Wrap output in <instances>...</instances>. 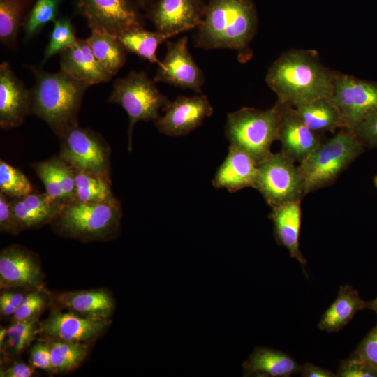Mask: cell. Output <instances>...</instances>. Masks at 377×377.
<instances>
[{
  "mask_svg": "<svg viewBox=\"0 0 377 377\" xmlns=\"http://www.w3.org/2000/svg\"><path fill=\"white\" fill-rule=\"evenodd\" d=\"M59 137L60 158L75 169L109 177L110 147L98 133L75 124Z\"/></svg>",
  "mask_w": 377,
  "mask_h": 377,
  "instance_id": "9",
  "label": "cell"
},
{
  "mask_svg": "<svg viewBox=\"0 0 377 377\" xmlns=\"http://www.w3.org/2000/svg\"><path fill=\"white\" fill-rule=\"evenodd\" d=\"M251 0H208L201 24L195 29L194 45L205 50H248L257 28Z\"/></svg>",
  "mask_w": 377,
  "mask_h": 377,
  "instance_id": "2",
  "label": "cell"
},
{
  "mask_svg": "<svg viewBox=\"0 0 377 377\" xmlns=\"http://www.w3.org/2000/svg\"><path fill=\"white\" fill-rule=\"evenodd\" d=\"M29 363L35 369L52 374L51 353L48 341L40 338L31 347Z\"/></svg>",
  "mask_w": 377,
  "mask_h": 377,
  "instance_id": "40",
  "label": "cell"
},
{
  "mask_svg": "<svg viewBox=\"0 0 377 377\" xmlns=\"http://www.w3.org/2000/svg\"><path fill=\"white\" fill-rule=\"evenodd\" d=\"M60 68L89 86L107 82L112 77L96 59L87 39L77 38L72 46L60 53Z\"/></svg>",
  "mask_w": 377,
  "mask_h": 377,
  "instance_id": "19",
  "label": "cell"
},
{
  "mask_svg": "<svg viewBox=\"0 0 377 377\" xmlns=\"http://www.w3.org/2000/svg\"><path fill=\"white\" fill-rule=\"evenodd\" d=\"M374 185L377 189V175L374 177Z\"/></svg>",
  "mask_w": 377,
  "mask_h": 377,
  "instance_id": "48",
  "label": "cell"
},
{
  "mask_svg": "<svg viewBox=\"0 0 377 377\" xmlns=\"http://www.w3.org/2000/svg\"><path fill=\"white\" fill-rule=\"evenodd\" d=\"M38 256L20 245L13 244L0 253V289L46 290Z\"/></svg>",
  "mask_w": 377,
  "mask_h": 377,
  "instance_id": "11",
  "label": "cell"
},
{
  "mask_svg": "<svg viewBox=\"0 0 377 377\" xmlns=\"http://www.w3.org/2000/svg\"><path fill=\"white\" fill-rule=\"evenodd\" d=\"M110 324V319H90L54 309L40 322L39 335L47 339L92 343Z\"/></svg>",
  "mask_w": 377,
  "mask_h": 377,
  "instance_id": "15",
  "label": "cell"
},
{
  "mask_svg": "<svg viewBox=\"0 0 377 377\" xmlns=\"http://www.w3.org/2000/svg\"><path fill=\"white\" fill-rule=\"evenodd\" d=\"M257 162L246 151L230 145L228 153L212 181L216 188L234 193L246 187L254 188Z\"/></svg>",
  "mask_w": 377,
  "mask_h": 377,
  "instance_id": "22",
  "label": "cell"
},
{
  "mask_svg": "<svg viewBox=\"0 0 377 377\" xmlns=\"http://www.w3.org/2000/svg\"><path fill=\"white\" fill-rule=\"evenodd\" d=\"M27 0H0V41L13 46L26 16Z\"/></svg>",
  "mask_w": 377,
  "mask_h": 377,
  "instance_id": "33",
  "label": "cell"
},
{
  "mask_svg": "<svg viewBox=\"0 0 377 377\" xmlns=\"http://www.w3.org/2000/svg\"><path fill=\"white\" fill-rule=\"evenodd\" d=\"M319 60L313 50H290L269 68L265 82L276 94L277 102L297 108L330 98L337 75Z\"/></svg>",
  "mask_w": 377,
  "mask_h": 377,
  "instance_id": "1",
  "label": "cell"
},
{
  "mask_svg": "<svg viewBox=\"0 0 377 377\" xmlns=\"http://www.w3.org/2000/svg\"><path fill=\"white\" fill-rule=\"evenodd\" d=\"M188 42L187 36L175 42H167L165 57L158 64L154 80L201 94L205 82L204 74L192 57Z\"/></svg>",
  "mask_w": 377,
  "mask_h": 377,
  "instance_id": "12",
  "label": "cell"
},
{
  "mask_svg": "<svg viewBox=\"0 0 377 377\" xmlns=\"http://www.w3.org/2000/svg\"><path fill=\"white\" fill-rule=\"evenodd\" d=\"M135 1L138 5L145 6L148 4L151 0H133Z\"/></svg>",
  "mask_w": 377,
  "mask_h": 377,
  "instance_id": "47",
  "label": "cell"
},
{
  "mask_svg": "<svg viewBox=\"0 0 377 377\" xmlns=\"http://www.w3.org/2000/svg\"><path fill=\"white\" fill-rule=\"evenodd\" d=\"M77 40L70 18L62 17L55 20L49 43L44 52L43 64L52 56L60 54L72 46Z\"/></svg>",
  "mask_w": 377,
  "mask_h": 377,
  "instance_id": "35",
  "label": "cell"
},
{
  "mask_svg": "<svg viewBox=\"0 0 377 377\" xmlns=\"http://www.w3.org/2000/svg\"><path fill=\"white\" fill-rule=\"evenodd\" d=\"M54 301L60 307L90 319H110L115 310V300L105 288L62 292L54 295Z\"/></svg>",
  "mask_w": 377,
  "mask_h": 377,
  "instance_id": "20",
  "label": "cell"
},
{
  "mask_svg": "<svg viewBox=\"0 0 377 377\" xmlns=\"http://www.w3.org/2000/svg\"><path fill=\"white\" fill-rule=\"evenodd\" d=\"M279 108L277 140L285 156L295 163L302 162L323 141L296 114L294 108L276 102Z\"/></svg>",
  "mask_w": 377,
  "mask_h": 377,
  "instance_id": "17",
  "label": "cell"
},
{
  "mask_svg": "<svg viewBox=\"0 0 377 377\" xmlns=\"http://www.w3.org/2000/svg\"><path fill=\"white\" fill-rule=\"evenodd\" d=\"M329 98L337 108L344 128L353 131L377 110V82L337 72Z\"/></svg>",
  "mask_w": 377,
  "mask_h": 377,
  "instance_id": "10",
  "label": "cell"
},
{
  "mask_svg": "<svg viewBox=\"0 0 377 377\" xmlns=\"http://www.w3.org/2000/svg\"><path fill=\"white\" fill-rule=\"evenodd\" d=\"M299 374L302 377H337L333 372L309 362L300 365Z\"/></svg>",
  "mask_w": 377,
  "mask_h": 377,
  "instance_id": "45",
  "label": "cell"
},
{
  "mask_svg": "<svg viewBox=\"0 0 377 377\" xmlns=\"http://www.w3.org/2000/svg\"><path fill=\"white\" fill-rule=\"evenodd\" d=\"M0 190L11 198H20L31 193L32 186L22 171L1 160Z\"/></svg>",
  "mask_w": 377,
  "mask_h": 377,
  "instance_id": "36",
  "label": "cell"
},
{
  "mask_svg": "<svg viewBox=\"0 0 377 377\" xmlns=\"http://www.w3.org/2000/svg\"><path fill=\"white\" fill-rule=\"evenodd\" d=\"M35 77L31 90V113L45 121L59 136L77 124V117L83 96L89 87L65 72L50 73L29 66Z\"/></svg>",
  "mask_w": 377,
  "mask_h": 377,
  "instance_id": "3",
  "label": "cell"
},
{
  "mask_svg": "<svg viewBox=\"0 0 377 377\" xmlns=\"http://www.w3.org/2000/svg\"><path fill=\"white\" fill-rule=\"evenodd\" d=\"M20 231L41 227L52 222L65 204L45 193H29L10 200Z\"/></svg>",
  "mask_w": 377,
  "mask_h": 377,
  "instance_id": "23",
  "label": "cell"
},
{
  "mask_svg": "<svg viewBox=\"0 0 377 377\" xmlns=\"http://www.w3.org/2000/svg\"><path fill=\"white\" fill-rule=\"evenodd\" d=\"M61 2V0H36L22 27L26 39H31L46 24L57 20Z\"/></svg>",
  "mask_w": 377,
  "mask_h": 377,
  "instance_id": "34",
  "label": "cell"
},
{
  "mask_svg": "<svg viewBox=\"0 0 377 377\" xmlns=\"http://www.w3.org/2000/svg\"><path fill=\"white\" fill-rule=\"evenodd\" d=\"M0 231L1 233L16 235L20 231L15 221L10 201L6 195L0 193Z\"/></svg>",
  "mask_w": 377,
  "mask_h": 377,
  "instance_id": "42",
  "label": "cell"
},
{
  "mask_svg": "<svg viewBox=\"0 0 377 377\" xmlns=\"http://www.w3.org/2000/svg\"><path fill=\"white\" fill-rule=\"evenodd\" d=\"M46 339L51 353L52 374L71 372L79 367L87 357L91 343Z\"/></svg>",
  "mask_w": 377,
  "mask_h": 377,
  "instance_id": "32",
  "label": "cell"
},
{
  "mask_svg": "<svg viewBox=\"0 0 377 377\" xmlns=\"http://www.w3.org/2000/svg\"><path fill=\"white\" fill-rule=\"evenodd\" d=\"M353 132L365 147H377V110L362 121Z\"/></svg>",
  "mask_w": 377,
  "mask_h": 377,
  "instance_id": "41",
  "label": "cell"
},
{
  "mask_svg": "<svg viewBox=\"0 0 377 377\" xmlns=\"http://www.w3.org/2000/svg\"><path fill=\"white\" fill-rule=\"evenodd\" d=\"M366 303L351 286H341L336 300L323 314L318 328L329 333L340 331L358 311L366 309Z\"/></svg>",
  "mask_w": 377,
  "mask_h": 377,
  "instance_id": "26",
  "label": "cell"
},
{
  "mask_svg": "<svg viewBox=\"0 0 377 377\" xmlns=\"http://www.w3.org/2000/svg\"><path fill=\"white\" fill-rule=\"evenodd\" d=\"M87 40L101 65L112 76L124 65L126 50L117 36L105 30L92 28Z\"/></svg>",
  "mask_w": 377,
  "mask_h": 377,
  "instance_id": "28",
  "label": "cell"
},
{
  "mask_svg": "<svg viewBox=\"0 0 377 377\" xmlns=\"http://www.w3.org/2000/svg\"><path fill=\"white\" fill-rule=\"evenodd\" d=\"M74 169L75 200L82 202H108L117 200L110 178L99 174Z\"/></svg>",
  "mask_w": 377,
  "mask_h": 377,
  "instance_id": "31",
  "label": "cell"
},
{
  "mask_svg": "<svg viewBox=\"0 0 377 377\" xmlns=\"http://www.w3.org/2000/svg\"><path fill=\"white\" fill-rule=\"evenodd\" d=\"M269 218L273 223L274 235L277 244L288 249L290 256L302 266L307 276L306 260L299 247L302 224L301 200L291 201L272 207Z\"/></svg>",
  "mask_w": 377,
  "mask_h": 377,
  "instance_id": "21",
  "label": "cell"
},
{
  "mask_svg": "<svg viewBox=\"0 0 377 377\" xmlns=\"http://www.w3.org/2000/svg\"><path fill=\"white\" fill-rule=\"evenodd\" d=\"M294 109L306 126L318 134L326 131L334 133L337 129L344 128L340 114L329 98L318 99Z\"/></svg>",
  "mask_w": 377,
  "mask_h": 377,
  "instance_id": "29",
  "label": "cell"
},
{
  "mask_svg": "<svg viewBox=\"0 0 377 377\" xmlns=\"http://www.w3.org/2000/svg\"><path fill=\"white\" fill-rule=\"evenodd\" d=\"M117 200L108 202L66 204L52 221L60 235L82 242L104 241L114 237L121 219Z\"/></svg>",
  "mask_w": 377,
  "mask_h": 377,
  "instance_id": "5",
  "label": "cell"
},
{
  "mask_svg": "<svg viewBox=\"0 0 377 377\" xmlns=\"http://www.w3.org/2000/svg\"><path fill=\"white\" fill-rule=\"evenodd\" d=\"M351 355L377 372V325L362 339Z\"/></svg>",
  "mask_w": 377,
  "mask_h": 377,
  "instance_id": "38",
  "label": "cell"
},
{
  "mask_svg": "<svg viewBox=\"0 0 377 377\" xmlns=\"http://www.w3.org/2000/svg\"><path fill=\"white\" fill-rule=\"evenodd\" d=\"M244 376L290 377L299 374L300 365L282 351L256 347L242 364Z\"/></svg>",
  "mask_w": 377,
  "mask_h": 377,
  "instance_id": "25",
  "label": "cell"
},
{
  "mask_svg": "<svg viewBox=\"0 0 377 377\" xmlns=\"http://www.w3.org/2000/svg\"><path fill=\"white\" fill-rule=\"evenodd\" d=\"M271 207L304 197V181L295 163L282 152L271 153L258 164L254 188Z\"/></svg>",
  "mask_w": 377,
  "mask_h": 377,
  "instance_id": "8",
  "label": "cell"
},
{
  "mask_svg": "<svg viewBox=\"0 0 377 377\" xmlns=\"http://www.w3.org/2000/svg\"><path fill=\"white\" fill-rule=\"evenodd\" d=\"M50 296L47 290H30L10 317L11 323L40 317L51 301Z\"/></svg>",
  "mask_w": 377,
  "mask_h": 377,
  "instance_id": "37",
  "label": "cell"
},
{
  "mask_svg": "<svg viewBox=\"0 0 377 377\" xmlns=\"http://www.w3.org/2000/svg\"><path fill=\"white\" fill-rule=\"evenodd\" d=\"M164 114L154 121L158 131L169 136L186 135L199 127L213 113L207 97L179 96L163 110Z\"/></svg>",
  "mask_w": 377,
  "mask_h": 377,
  "instance_id": "14",
  "label": "cell"
},
{
  "mask_svg": "<svg viewBox=\"0 0 377 377\" xmlns=\"http://www.w3.org/2000/svg\"><path fill=\"white\" fill-rule=\"evenodd\" d=\"M117 36L126 52L157 64L161 62L156 56L158 47L171 38L169 35L157 30L147 31L143 27L130 29Z\"/></svg>",
  "mask_w": 377,
  "mask_h": 377,
  "instance_id": "30",
  "label": "cell"
},
{
  "mask_svg": "<svg viewBox=\"0 0 377 377\" xmlns=\"http://www.w3.org/2000/svg\"><path fill=\"white\" fill-rule=\"evenodd\" d=\"M108 102L119 104L128 115V150L131 151L135 124L140 120L156 121L161 116L160 110L166 107L170 101L145 72L132 71L126 77L116 80Z\"/></svg>",
  "mask_w": 377,
  "mask_h": 377,
  "instance_id": "7",
  "label": "cell"
},
{
  "mask_svg": "<svg viewBox=\"0 0 377 377\" xmlns=\"http://www.w3.org/2000/svg\"><path fill=\"white\" fill-rule=\"evenodd\" d=\"M77 8L90 29L112 34L143 27L142 20L129 0H77Z\"/></svg>",
  "mask_w": 377,
  "mask_h": 377,
  "instance_id": "13",
  "label": "cell"
},
{
  "mask_svg": "<svg viewBox=\"0 0 377 377\" xmlns=\"http://www.w3.org/2000/svg\"><path fill=\"white\" fill-rule=\"evenodd\" d=\"M34 367L23 362H13L1 367V377H31L35 374Z\"/></svg>",
  "mask_w": 377,
  "mask_h": 377,
  "instance_id": "44",
  "label": "cell"
},
{
  "mask_svg": "<svg viewBox=\"0 0 377 377\" xmlns=\"http://www.w3.org/2000/svg\"><path fill=\"white\" fill-rule=\"evenodd\" d=\"M366 309L374 311L377 315V297L371 301L367 302Z\"/></svg>",
  "mask_w": 377,
  "mask_h": 377,
  "instance_id": "46",
  "label": "cell"
},
{
  "mask_svg": "<svg viewBox=\"0 0 377 377\" xmlns=\"http://www.w3.org/2000/svg\"><path fill=\"white\" fill-rule=\"evenodd\" d=\"M32 167L51 198L65 205L75 200L74 169L66 162L59 157L52 158Z\"/></svg>",
  "mask_w": 377,
  "mask_h": 377,
  "instance_id": "24",
  "label": "cell"
},
{
  "mask_svg": "<svg viewBox=\"0 0 377 377\" xmlns=\"http://www.w3.org/2000/svg\"><path fill=\"white\" fill-rule=\"evenodd\" d=\"M13 290H1L0 313L3 317H11L26 295L22 292L15 291Z\"/></svg>",
  "mask_w": 377,
  "mask_h": 377,
  "instance_id": "43",
  "label": "cell"
},
{
  "mask_svg": "<svg viewBox=\"0 0 377 377\" xmlns=\"http://www.w3.org/2000/svg\"><path fill=\"white\" fill-rule=\"evenodd\" d=\"M336 376L338 377H377V372L350 355L346 360L341 361Z\"/></svg>",
  "mask_w": 377,
  "mask_h": 377,
  "instance_id": "39",
  "label": "cell"
},
{
  "mask_svg": "<svg viewBox=\"0 0 377 377\" xmlns=\"http://www.w3.org/2000/svg\"><path fill=\"white\" fill-rule=\"evenodd\" d=\"M39 318L12 323L9 327L1 328L0 350L3 362L19 356L39 335Z\"/></svg>",
  "mask_w": 377,
  "mask_h": 377,
  "instance_id": "27",
  "label": "cell"
},
{
  "mask_svg": "<svg viewBox=\"0 0 377 377\" xmlns=\"http://www.w3.org/2000/svg\"><path fill=\"white\" fill-rule=\"evenodd\" d=\"M365 147L355 133L341 128L320 144L298 165L304 181V196L332 185Z\"/></svg>",
  "mask_w": 377,
  "mask_h": 377,
  "instance_id": "4",
  "label": "cell"
},
{
  "mask_svg": "<svg viewBox=\"0 0 377 377\" xmlns=\"http://www.w3.org/2000/svg\"><path fill=\"white\" fill-rule=\"evenodd\" d=\"M205 6L202 0H158L147 17L157 31L172 37L195 29L202 22Z\"/></svg>",
  "mask_w": 377,
  "mask_h": 377,
  "instance_id": "16",
  "label": "cell"
},
{
  "mask_svg": "<svg viewBox=\"0 0 377 377\" xmlns=\"http://www.w3.org/2000/svg\"><path fill=\"white\" fill-rule=\"evenodd\" d=\"M31 112V93L13 71L9 63L0 64V126H20Z\"/></svg>",
  "mask_w": 377,
  "mask_h": 377,
  "instance_id": "18",
  "label": "cell"
},
{
  "mask_svg": "<svg viewBox=\"0 0 377 377\" xmlns=\"http://www.w3.org/2000/svg\"><path fill=\"white\" fill-rule=\"evenodd\" d=\"M279 121L277 103L267 110L244 107L228 114L226 135L230 145L246 151L258 164L272 153Z\"/></svg>",
  "mask_w": 377,
  "mask_h": 377,
  "instance_id": "6",
  "label": "cell"
}]
</instances>
